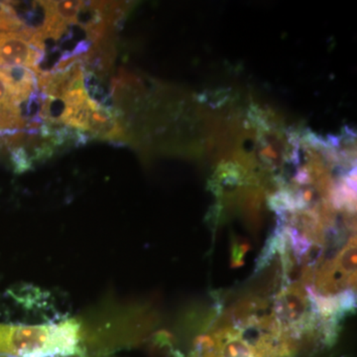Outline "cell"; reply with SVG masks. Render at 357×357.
I'll list each match as a JSON object with an SVG mask.
<instances>
[{"label":"cell","mask_w":357,"mask_h":357,"mask_svg":"<svg viewBox=\"0 0 357 357\" xmlns=\"http://www.w3.org/2000/svg\"><path fill=\"white\" fill-rule=\"evenodd\" d=\"M196 357H265L257 342H250L234 330L220 332L199 340Z\"/></svg>","instance_id":"7a4b0ae2"},{"label":"cell","mask_w":357,"mask_h":357,"mask_svg":"<svg viewBox=\"0 0 357 357\" xmlns=\"http://www.w3.org/2000/svg\"><path fill=\"white\" fill-rule=\"evenodd\" d=\"M91 326L83 319L51 323L0 321V357H74L82 356Z\"/></svg>","instance_id":"6da1fadb"},{"label":"cell","mask_w":357,"mask_h":357,"mask_svg":"<svg viewBox=\"0 0 357 357\" xmlns=\"http://www.w3.org/2000/svg\"><path fill=\"white\" fill-rule=\"evenodd\" d=\"M0 32H24L10 1H0Z\"/></svg>","instance_id":"8992f818"},{"label":"cell","mask_w":357,"mask_h":357,"mask_svg":"<svg viewBox=\"0 0 357 357\" xmlns=\"http://www.w3.org/2000/svg\"><path fill=\"white\" fill-rule=\"evenodd\" d=\"M88 131L93 137L100 139H115L121 136V126L114 109L103 107L95 100L89 114Z\"/></svg>","instance_id":"5b68a950"},{"label":"cell","mask_w":357,"mask_h":357,"mask_svg":"<svg viewBox=\"0 0 357 357\" xmlns=\"http://www.w3.org/2000/svg\"><path fill=\"white\" fill-rule=\"evenodd\" d=\"M309 309V302L303 288L292 286L278 296L275 311L285 328L298 333L306 328Z\"/></svg>","instance_id":"277c9868"},{"label":"cell","mask_w":357,"mask_h":357,"mask_svg":"<svg viewBox=\"0 0 357 357\" xmlns=\"http://www.w3.org/2000/svg\"><path fill=\"white\" fill-rule=\"evenodd\" d=\"M31 33L0 32V68L36 70L43 54L33 44Z\"/></svg>","instance_id":"3957f363"}]
</instances>
